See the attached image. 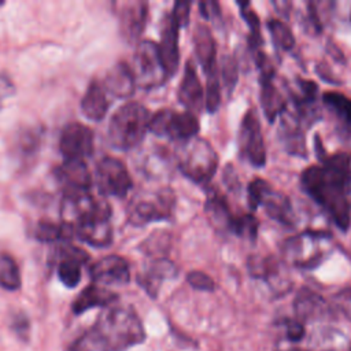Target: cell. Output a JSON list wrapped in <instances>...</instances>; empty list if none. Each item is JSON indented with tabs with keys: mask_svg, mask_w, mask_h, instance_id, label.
Instances as JSON below:
<instances>
[{
	"mask_svg": "<svg viewBox=\"0 0 351 351\" xmlns=\"http://www.w3.org/2000/svg\"><path fill=\"white\" fill-rule=\"evenodd\" d=\"M284 328H285L287 339L293 341V343H298L304 337V333H306L304 324H302L296 318L295 319H285L284 321Z\"/></svg>",
	"mask_w": 351,
	"mask_h": 351,
	"instance_id": "obj_42",
	"label": "cell"
},
{
	"mask_svg": "<svg viewBox=\"0 0 351 351\" xmlns=\"http://www.w3.org/2000/svg\"><path fill=\"white\" fill-rule=\"evenodd\" d=\"M111 351H125L145 340V330L138 315L129 307H110L93 326Z\"/></svg>",
	"mask_w": 351,
	"mask_h": 351,
	"instance_id": "obj_2",
	"label": "cell"
},
{
	"mask_svg": "<svg viewBox=\"0 0 351 351\" xmlns=\"http://www.w3.org/2000/svg\"><path fill=\"white\" fill-rule=\"evenodd\" d=\"M315 152L319 163L300 173L302 189L341 232H347L351 225V155L328 154L318 136Z\"/></svg>",
	"mask_w": 351,
	"mask_h": 351,
	"instance_id": "obj_1",
	"label": "cell"
},
{
	"mask_svg": "<svg viewBox=\"0 0 351 351\" xmlns=\"http://www.w3.org/2000/svg\"><path fill=\"white\" fill-rule=\"evenodd\" d=\"M278 141L285 152L299 158H307L304 126L289 110L278 118Z\"/></svg>",
	"mask_w": 351,
	"mask_h": 351,
	"instance_id": "obj_18",
	"label": "cell"
},
{
	"mask_svg": "<svg viewBox=\"0 0 351 351\" xmlns=\"http://www.w3.org/2000/svg\"><path fill=\"white\" fill-rule=\"evenodd\" d=\"M70 351H111L104 339L99 335V332L92 328L90 330L85 332L81 337H78Z\"/></svg>",
	"mask_w": 351,
	"mask_h": 351,
	"instance_id": "obj_37",
	"label": "cell"
},
{
	"mask_svg": "<svg viewBox=\"0 0 351 351\" xmlns=\"http://www.w3.org/2000/svg\"><path fill=\"white\" fill-rule=\"evenodd\" d=\"M199 128L197 117L193 112L163 108L149 118L148 132L182 144L196 137Z\"/></svg>",
	"mask_w": 351,
	"mask_h": 351,
	"instance_id": "obj_8",
	"label": "cell"
},
{
	"mask_svg": "<svg viewBox=\"0 0 351 351\" xmlns=\"http://www.w3.org/2000/svg\"><path fill=\"white\" fill-rule=\"evenodd\" d=\"M237 5L240 8V15L245 21L250 34H248V48L251 53L261 51L263 47V37L261 33V22L256 12L252 10L251 4L248 1H237Z\"/></svg>",
	"mask_w": 351,
	"mask_h": 351,
	"instance_id": "obj_33",
	"label": "cell"
},
{
	"mask_svg": "<svg viewBox=\"0 0 351 351\" xmlns=\"http://www.w3.org/2000/svg\"><path fill=\"white\" fill-rule=\"evenodd\" d=\"M178 101L186 108V111L200 112L204 107V89L200 82L196 66L189 59L185 63L182 80L178 86Z\"/></svg>",
	"mask_w": 351,
	"mask_h": 351,
	"instance_id": "obj_22",
	"label": "cell"
},
{
	"mask_svg": "<svg viewBox=\"0 0 351 351\" xmlns=\"http://www.w3.org/2000/svg\"><path fill=\"white\" fill-rule=\"evenodd\" d=\"M74 233V229L62 222V223H53L48 221H41L36 228V237L41 241H66L69 240Z\"/></svg>",
	"mask_w": 351,
	"mask_h": 351,
	"instance_id": "obj_34",
	"label": "cell"
},
{
	"mask_svg": "<svg viewBox=\"0 0 351 351\" xmlns=\"http://www.w3.org/2000/svg\"><path fill=\"white\" fill-rule=\"evenodd\" d=\"M219 75L222 77L223 86L230 96L236 84H237V71H239V64L237 60L233 55H223L221 59V67H219Z\"/></svg>",
	"mask_w": 351,
	"mask_h": 351,
	"instance_id": "obj_38",
	"label": "cell"
},
{
	"mask_svg": "<svg viewBox=\"0 0 351 351\" xmlns=\"http://www.w3.org/2000/svg\"><path fill=\"white\" fill-rule=\"evenodd\" d=\"M350 351H351V348H350Z\"/></svg>",
	"mask_w": 351,
	"mask_h": 351,
	"instance_id": "obj_47",
	"label": "cell"
},
{
	"mask_svg": "<svg viewBox=\"0 0 351 351\" xmlns=\"http://www.w3.org/2000/svg\"><path fill=\"white\" fill-rule=\"evenodd\" d=\"M60 213L63 222L70 225L73 229L95 217L111 215V210L106 199L96 197L89 191L63 193Z\"/></svg>",
	"mask_w": 351,
	"mask_h": 351,
	"instance_id": "obj_10",
	"label": "cell"
},
{
	"mask_svg": "<svg viewBox=\"0 0 351 351\" xmlns=\"http://www.w3.org/2000/svg\"><path fill=\"white\" fill-rule=\"evenodd\" d=\"M59 147L66 160H84L93 152V133L82 123H69L62 132Z\"/></svg>",
	"mask_w": 351,
	"mask_h": 351,
	"instance_id": "obj_15",
	"label": "cell"
},
{
	"mask_svg": "<svg viewBox=\"0 0 351 351\" xmlns=\"http://www.w3.org/2000/svg\"><path fill=\"white\" fill-rule=\"evenodd\" d=\"M284 351H306V350H302V348H288V350H284Z\"/></svg>",
	"mask_w": 351,
	"mask_h": 351,
	"instance_id": "obj_46",
	"label": "cell"
},
{
	"mask_svg": "<svg viewBox=\"0 0 351 351\" xmlns=\"http://www.w3.org/2000/svg\"><path fill=\"white\" fill-rule=\"evenodd\" d=\"M193 49L206 75L218 71L217 59H215V55H217L215 40L213 37L211 30L203 23H199L195 29Z\"/></svg>",
	"mask_w": 351,
	"mask_h": 351,
	"instance_id": "obj_29",
	"label": "cell"
},
{
	"mask_svg": "<svg viewBox=\"0 0 351 351\" xmlns=\"http://www.w3.org/2000/svg\"><path fill=\"white\" fill-rule=\"evenodd\" d=\"M117 14L122 36L129 41H136L144 30L148 5L144 1H123L117 3Z\"/></svg>",
	"mask_w": 351,
	"mask_h": 351,
	"instance_id": "obj_21",
	"label": "cell"
},
{
	"mask_svg": "<svg viewBox=\"0 0 351 351\" xmlns=\"http://www.w3.org/2000/svg\"><path fill=\"white\" fill-rule=\"evenodd\" d=\"M181 173L199 185H208L218 167V155L211 144L200 137H193L181 144L177 154Z\"/></svg>",
	"mask_w": 351,
	"mask_h": 351,
	"instance_id": "obj_5",
	"label": "cell"
},
{
	"mask_svg": "<svg viewBox=\"0 0 351 351\" xmlns=\"http://www.w3.org/2000/svg\"><path fill=\"white\" fill-rule=\"evenodd\" d=\"M0 287L8 291H15L21 287L19 267L8 254H0Z\"/></svg>",
	"mask_w": 351,
	"mask_h": 351,
	"instance_id": "obj_36",
	"label": "cell"
},
{
	"mask_svg": "<svg viewBox=\"0 0 351 351\" xmlns=\"http://www.w3.org/2000/svg\"><path fill=\"white\" fill-rule=\"evenodd\" d=\"M149 118L148 110L137 101H129L121 106L111 117L108 125V140L111 145L122 151L137 147L148 132Z\"/></svg>",
	"mask_w": 351,
	"mask_h": 351,
	"instance_id": "obj_4",
	"label": "cell"
},
{
	"mask_svg": "<svg viewBox=\"0 0 351 351\" xmlns=\"http://www.w3.org/2000/svg\"><path fill=\"white\" fill-rule=\"evenodd\" d=\"M322 104L328 110L336 133L347 141H351V99L340 92L329 90L321 97Z\"/></svg>",
	"mask_w": 351,
	"mask_h": 351,
	"instance_id": "obj_23",
	"label": "cell"
},
{
	"mask_svg": "<svg viewBox=\"0 0 351 351\" xmlns=\"http://www.w3.org/2000/svg\"><path fill=\"white\" fill-rule=\"evenodd\" d=\"M103 86L112 96L128 99L134 93L137 85L130 66L125 62H118L108 70Z\"/></svg>",
	"mask_w": 351,
	"mask_h": 351,
	"instance_id": "obj_30",
	"label": "cell"
},
{
	"mask_svg": "<svg viewBox=\"0 0 351 351\" xmlns=\"http://www.w3.org/2000/svg\"><path fill=\"white\" fill-rule=\"evenodd\" d=\"M267 29L270 32L274 47L281 52H288L295 47V37L289 26L280 19L271 18L267 21Z\"/></svg>",
	"mask_w": 351,
	"mask_h": 351,
	"instance_id": "obj_35",
	"label": "cell"
},
{
	"mask_svg": "<svg viewBox=\"0 0 351 351\" xmlns=\"http://www.w3.org/2000/svg\"><path fill=\"white\" fill-rule=\"evenodd\" d=\"M177 274H178V267L170 259L156 258L147 266L144 273L140 274L138 282L147 291V293L155 298L160 284L165 280L177 277Z\"/></svg>",
	"mask_w": 351,
	"mask_h": 351,
	"instance_id": "obj_27",
	"label": "cell"
},
{
	"mask_svg": "<svg viewBox=\"0 0 351 351\" xmlns=\"http://www.w3.org/2000/svg\"><path fill=\"white\" fill-rule=\"evenodd\" d=\"M247 269L251 277L266 282L276 296H282L292 288L285 262L274 255H251Z\"/></svg>",
	"mask_w": 351,
	"mask_h": 351,
	"instance_id": "obj_12",
	"label": "cell"
},
{
	"mask_svg": "<svg viewBox=\"0 0 351 351\" xmlns=\"http://www.w3.org/2000/svg\"><path fill=\"white\" fill-rule=\"evenodd\" d=\"M111 215H101L88 219L74 228V233L85 243L93 247H107L112 240V228L110 222Z\"/></svg>",
	"mask_w": 351,
	"mask_h": 351,
	"instance_id": "obj_28",
	"label": "cell"
},
{
	"mask_svg": "<svg viewBox=\"0 0 351 351\" xmlns=\"http://www.w3.org/2000/svg\"><path fill=\"white\" fill-rule=\"evenodd\" d=\"M274 77H276L274 66L259 70L261 106L266 119L270 123L277 121V118H280V115L288 110V103L285 97L281 95L280 89L276 86Z\"/></svg>",
	"mask_w": 351,
	"mask_h": 351,
	"instance_id": "obj_17",
	"label": "cell"
},
{
	"mask_svg": "<svg viewBox=\"0 0 351 351\" xmlns=\"http://www.w3.org/2000/svg\"><path fill=\"white\" fill-rule=\"evenodd\" d=\"M204 211L214 229L226 233L234 232L240 214L233 213L226 196L217 186L208 185L206 191Z\"/></svg>",
	"mask_w": 351,
	"mask_h": 351,
	"instance_id": "obj_16",
	"label": "cell"
},
{
	"mask_svg": "<svg viewBox=\"0 0 351 351\" xmlns=\"http://www.w3.org/2000/svg\"><path fill=\"white\" fill-rule=\"evenodd\" d=\"M248 204L251 211L263 207L265 213L276 222L284 226L296 223L295 211L291 199L281 191L274 189L266 180L254 178L248 184Z\"/></svg>",
	"mask_w": 351,
	"mask_h": 351,
	"instance_id": "obj_6",
	"label": "cell"
},
{
	"mask_svg": "<svg viewBox=\"0 0 351 351\" xmlns=\"http://www.w3.org/2000/svg\"><path fill=\"white\" fill-rule=\"evenodd\" d=\"M335 306L351 321V287L340 289L335 296H333Z\"/></svg>",
	"mask_w": 351,
	"mask_h": 351,
	"instance_id": "obj_40",
	"label": "cell"
},
{
	"mask_svg": "<svg viewBox=\"0 0 351 351\" xmlns=\"http://www.w3.org/2000/svg\"><path fill=\"white\" fill-rule=\"evenodd\" d=\"M295 318L302 324L324 319L330 314L329 303L315 291L303 287L293 299Z\"/></svg>",
	"mask_w": 351,
	"mask_h": 351,
	"instance_id": "obj_20",
	"label": "cell"
},
{
	"mask_svg": "<svg viewBox=\"0 0 351 351\" xmlns=\"http://www.w3.org/2000/svg\"><path fill=\"white\" fill-rule=\"evenodd\" d=\"M223 181L228 184V186L232 191H239L240 185H239V180H237V174L234 173L233 167L229 165L225 170H223Z\"/></svg>",
	"mask_w": 351,
	"mask_h": 351,
	"instance_id": "obj_45",
	"label": "cell"
},
{
	"mask_svg": "<svg viewBox=\"0 0 351 351\" xmlns=\"http://www.w3.org/2000/svg\"><path fill=\"white\" fill-rule=\"evenodd\" d=\"M178 23L173 19L170 14L165 15L163 23H162V33H160V43L159 51L165 63V67L171 77L177 70L180 64V47H178Z\"/></svg>",
	"mask_w": 351,
	"mask_h": 351,
	"instance_id": "obj_26",
	"label": "cell"
},
{
	"mask_svg": "<svg viewBox=\"0 0 351 351\" xmlns=\"http://www.w3.org/2000/svg\"><path fill=\"white\" fill-rule=\"evenodd\" d=\"M90 277L99 285H125L130 280L129 263L118 255H108L90 266Z\"/></svg>",
	"mask_w": 351,
	"mask_h": 351,
	"instance_id": "obj_19",
	"label": "cell"
},
{
	"mask_svg": "<svg viewBox=\"0 0 351 351\" xmlns=\"http://www.w3.org/2000/svg\"><path fill=\"white\" fill-rule=\"evenodd\" d=\"M81 110H82V114L90 121H100L107 114V110H108L107 92L99 81H93L88 86L81 101Z\"/></svg>",
	"mask_w": 351,
	"mask_h": 351,
	"instance_id": "obj_31",
	"label": "cell"
},
{
	"mask_svg": "<svg viewBox=\"0 0 351 351\" xmlns=\"http://www.w3.org/2000/svg\"><path fill=\"white\" fill-rule=\"evenodd\" d=\"M186 282H188L192 288H195V289H197V291L211 292V291L215 289V282H214V280H213L208 274H206V273H203V271H199V270L189 271V273L186 274Z\"/></svg>",
	"mask_w": 351,
	"mask_h": 351,
	"instance_id": "obj_39",
	"label": "cell"
},
{
	"mask_svg": "<svg viewBox=\"0 0 351 351\" xmlns=\"http://www.w3.org/2000/svg\"><path fill=\"white\" fill-rule=\"evenodd\" d=\"M174 204L176 196L170 188L136 196L128 208L129 222L134 226H144L151 222L167 221L173 215Z\"/></svg>",
	"mask_w": 351,
	"mask_h": 351,
	"instance_id": "obj_9",
	"label": "cell"
},
{
	"mask_svg": "<svg viewBox=\"0 0 351 351\" xmlns=\"http://www.w3.org/2000/svg\"><path fill=\"white\" fill-rule=\"evenodd\" d=\"M55 177L64 193L85 192L90 189V174L84 160H64L56 167Z\"/></svg>",
	"mask_w": 351,
	"mask_h": 351,
	"instance_id": "obj_25",
	"label": "cell"
},
{
	"mask_svg": "<svg viewBox=\"0 0 351 351\" xmlns=\"http://www.w3.org/2000/svg\"><path fill=\"white\" fill-rule=\"evenodd\" d=\"M130 69L136 85L144 89L160 86L170 77L165 67L159 45L151 40H143L137 44Z\"/></svg>",
	"mask_w": 351,
	"mask_h": 351,
	"instance_id": "obj_7",
	"label": "cell"
},
{
	"mask_svg": "<svg viewBox=\"0 0 351 351\" xmlns=\"http://www.w3.org/2000/svg\"><path fill=\"white\" fill-rule=\"evenodd\" d=\"M237 144L241 158L251 166L263 167L266 165V145L262 126L254 108H250L241 118Z\"/></svg>",
	"mask_w": 351,
	"mask_h": 351,
	"instance_id": "obj_11",
	"label": "cell"
},
{
	"mask_svg": "<svg viewBox=\"0 0 351 351\" xmlns=\"http://www.w3.org/2000/svg\"><path fill=\"white\" fill-rule=\"evenodd\" d=\"M117 300V295L107 291L103 287H99L96 284L86 287L74 300L73 303V311L75 314H82L84 311L97 307V306H110L112 302Z\"/></svg>",
	"mask_w": 351,
	"mask_h": 351,
	"instance_id": "obj_32",
	"label": "cell"
},
{
	"mask_svg": "<svg viewBox=\"0 0 351 351\" xmlns=\"http://www.w3.org/2000/svg\"><path fill=\"white\" fill-rule=\"evenodd\" d=\"M173 19L178 23L180 27H185L189 22V15H191V3L185 1H176L173 5V10L170 12Z\"/></svg>",
	"mask_w": 351,
	"mask_h": 351,
	"instance_id": "obj_41",
	"label": "cell"
},
{
	"mask_svg": "<svg viewBox=\"0 0 351 351\" xmlns=\"http://www.w3.org/2000/svg\"><path fill=\"white\" fill-rule=\"evenodd\" d=\"M14 95H15V85L12 80L5 74H0V108Z\"/></svg>",
	"mask_w": 351,
	"mask_h": 351,
	"instance_id": "obj_43",
	"label": "cell"
},
{
	"mask_svg": "<svg viewBox=\"0 0 351 351\" xmlns=\"http://www.w3.org/2000/svg\"><path fill=\"white\" fill-rule=\"evenodd\" d=\"M199 10H200V14H202L206 19H211V18H215V16H219V15H221L219 5H218V3H215V1L199 3Z\"/></svg>",
	"mask_w": 351,
	"mask_h": 351,
	"instance_id": "obj_44",
	"label": "cell"
},
{
	"mask_svg": "<svg viewBox=\"0 0 351 351\" xmlns=\"http://www.w3.org/2000/svg\"><path fill=\"white\" fill-rule=\"evenodd\" d=\"M85 251L64 244L58 250V276L60 281L69 287H75L81 280V267L88 261Z\"/></svg>",
	"mask_w": 351,
	"mask_h": 351,
	"instance_id": "obj_24",
	"label": "cell"
},
{
	"mask_svg": "<svg viewBox=\"0 0 351 351\" xmlns=\"http://www.w3.org/2000/svg\"><path fill=\"white\" fill-rule=\"evenodd\" d=\"M287 92L292 101V112L304 129L311 128L321 119L322 111L318 99V85L314 81L298 77L292 85L287 86Z\"/></svg>",
	"mask_w": 351,
	"mask_h": 351,
	"instance_id": "obj_13",
	"label": "cell"
},
{
	"mask_svg": "<svg viewBox=\"0 0 351 351\" xmlns=\"http://www.w3.org/2000/svg\"><path fill=\"white\" fill-rule=\"evenodd\" d=\"M332 251V234L324 230H303L284 240L281 255L284 262L304 270L319 266Z\"/></svg>",
	"mask_w": 351,
	"mask_h": 351,
	"instance_id": "obj_3",
	"label": "cell"
},
{
	"mask_svg": "<svg viewBox=\"0 0 351 351\" xmlns=\"http://www.w3.org/2000/svg\"><path fill=\"white\" fill-rule=\"evenodd\" d=\"M96 180L99 191L107 196L125 197L133 185L126 166L111 156L101 159L97 165Z\"/></svg>",
	"mask_w": 351,
	"mask_h": 351,
	"instance_id": "obj_14",
	"label": "cell"
}]
</instances>
